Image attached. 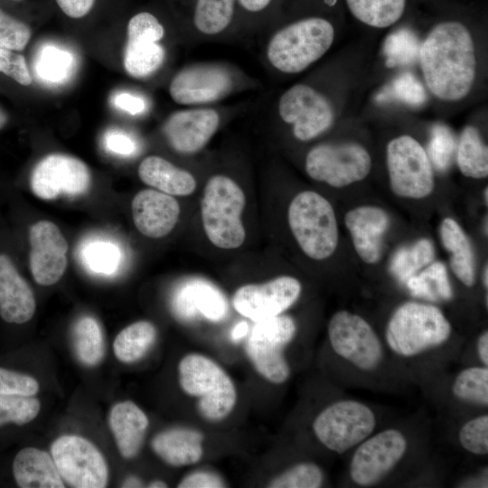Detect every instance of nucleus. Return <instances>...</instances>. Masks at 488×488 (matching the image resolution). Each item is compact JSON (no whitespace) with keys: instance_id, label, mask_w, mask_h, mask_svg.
Segmentation results:
<instances>
[{"instance_id":"58","label":"nucleus","mask_w":488,"mask_h":488,"mask_svg":"<svg viewBox=\"0 0 488 488\" xmlns=\"http://www.w3.org/2000/svg\"><path fill=\"white\" fill-rule=\"evenodd\" d=\"M488 267L487 265H485V267H483V286L487 289V286H488Z\"/></svg>"},{"instance_id":"22","label":"nucleus","mask_w":488,"mask_h":488,"mask_svg":"<svg viewBox=\"0 0 488 488\" xmlns=\"http://www.w3.org/2000/svg\"><path fill=\"white\" fill-rule=\"evenodd\" d=\"M358 256L368 264L378 262L383 249V237L389 226V217L377 206H360L344 217Z\"/></svg>"},{"instance_id":"5","label":"nucleus","mask_w":488,"mask_h":488,"mask_svg":"<svg viewBox=\"0 0 488 488\" xmlns=\"http://www.w3.org/2000/svg\"><path fill=\"white\" fill-rule=\"evenodd\" d=\"M245 203L242 189L230 177L215 174L207 181L201 201L202 221L215 247L234 249L243 244L246 232L241 213Z\"/></svg>"},{"instance_id":"47","label":"nucleus","mask_w":488,"mask_h":488,"mask_svg":"<svg viewBox=\"0 0 488 488\" xmlns=\"http://www.w3.org/2000/svg\"><path fill=\"white\" fill-rule=\"evenodd\" d=\"M38 390L39 383L33 377L0 366V395L34 396Z\"/></svg>"},{"instance_id":"21","label":"nucleus","mask_w":488,"mask_h":488,"mask_svg":"<svg viewBox=\"0 0 488 488\" xmlns=\"http://www.w3.org/2000/svg\"><path fill=\"white\" fill-rule=\"evenodd\" d=\"M131 207L135 226L143 235L152 239L169 234L180 216L178 202L172 195L154 189L137 192Z\"/></svg>"},{"instance_id":"54","label":"nucleus","mask_w":488,"mask_h":488,"mask_svg":"<svg viewBox=\"0 0 488 488\" xmlns=\"http://www.w3.org/2000/svg\"><path fill=\"white\" fill-rule=\"evenodd\" d=\"M477 352L483 364L488 365V333L484 331L478 338Z\"/></svg>"},{"instance_id":"37","label":"nucleus","mask_w":488,"mask_h":488,"mask_svg":"<svg viewBox=\"0 0 488 488\" xmlns=\"http://www.w3.org/2000/svg\"><path fill=\"white\" fill-rule=\"evenodd\" d=\"M435 256L433 243L420 239L411 246L399 249L390 260V271L400 281L407 282L428 264Z\"/></svg>"},{"instance_id":"2","label":"nucleus","mask_w":488,"mask_h":488,"mask_svg":"<svg viewBox=\"0 0 488 488\" xmlns=\"http://www.w3.org/2000/svg\"><path fill=\"white\" fill-rule=\"evenodd\" d=\"M334 39L333 24L321 17H308L277 31L266 46V58L275 70L296 74L318 61Z\"/></svg>"},{"instance_id":"40","label":"nucleus","mask_w":488,"mask_h":488,"mask_svg":"<svg viewBox=\"0 0 488 488\" xmlns=\"http://www.w3.org/2000/svg\"><path fill=\"white\" fill-rule=\"evenodd\" d=\"M40 408V401L34 396L0 395V429L30 423Z\"/></svg>"},{"instance_id":"49","label":"nucleus","mask_w":488,"mask_h":488,"mask_svg":"<svg viewBox=\"0 0 488 488\" xmlns=\"http://www.w3.org/2000/svg\"><path fill=\"white\" fill-rule=\"evenodd\" d=\"M103 143L107 151L117 155L130 156L137 150L134 138L119 129L108 130L104 135Z\"/></svg>"},{"instance_id":"16","label":"nucleus","mask_w":488,"mask_h":488,"mask_svg":"<svg viewBox=\"0 0 488 488\" xmlns=\"http://www.w3.org/2000/svg\"><path fill=\"white\" fill-rule=\"evenodd\" d=\"M164 36V26L150 13L136 14L129 20L124 67L131 77L146 78L162 66L165 51L160 42Z\"/></svg>"},{"instance_id":"8","label":"nucleus","mask_w":488,"mask_h":488,"mask_svg":"<svg viewBox=\"0 0 488 488\" xmlns=\"http://www.w3.org/2000/svg\"><path fill=\"white\" fill-rule=\"evenodd\" d=\"M375 427L373 411L367 405L351 399L330 404L313 422L317 439L340 455L366 439Z\"/></svg>"},{"instance_id":"9","label":"nucleus","mask_w":488,"mask_h":488,"mask_svg":"<svg viewBox=\"0 0 488 488\" xmlns=\"http://www.w3.org/2000/svg\"><path fill=\"white\" fill-rule=\"evenodd\" d=\"M387 167L392 192L404 198L420 199L434 189L432 164L423 146L403 135L387 145Z\"/></svg>"},{"instance_id":"14","label":"nucleus","mask_w":488,"mask_h":488,"mask_svg":"<svg viewBox=\"0 0 488 488\" xmlns=\"http://www.w3.org/2000/svg\"><path fill=\"white\" fill-rule=\"evenodd\" d=\"M91 175L80 159L65 154H51L34 166L30 186L34 195L52 200L61 195L77 197L90 187Z\"/></svg>"},{"instance_id":"34","label":"nucleus","mask_w":488,"mask_h":488,"mask_svg":"<svg viewBox=\"0 0 488 488\" xmlns=\"http://www.w3.org/2000/svg\"><path fill=\"white\" fill-rule=\"evenodd\" d=\"M352 15L375 28L395 23L403 14L406 0H346Z\"/></svg>"},{"instance_id":"29","label":"nucleus","mask_w":488,"mask_h":488,"mask_svg":"<svg viewBox=\"0 0 488 488\" xmlns=\"http://www.w3.org/2000/svg\"><path fill=\"white\" fill-rule=\"evenodd\" d=\"M440 239L450 253V267L456 277L466 286L475 281L474 256L470 240L460 225L446 218L440 225Z\"/></svg>"},{"instance_id":"3","label":"nucleus","mask_w":488,"mask_h":488,"mask_svg":"<svg viewBox=\"0 0 488 488\" xmlns=\"http://www.w3.org/2000/svg\"><path fill=\"white\" fill-rule=\"evenodd\" d=\"M179 383L183 391L197 399V409L208 421L226 418L237 402L236 387L229 374L214 361L189 353L178 365Z\"/></svg>"},{"instance_id":"10","label":"nucleus","mask_w":488,"mask_h":488,"mask_svg":"<svg viewBox=\"0 0 488 488\" xmlns=\"http://www.w3.org/2000/svg\"><path fill=\"white\" fill-rule=\"evenodd\" d=\"M305 168L312 179L341 188L363 180L371 158L357 143L320 144L307 153Z\"/></svg>"},{"instance_id":"52","label":"nucleus","mask_w":488,"mask_h":488,"mask_svg":"<svg viewBox=\"0 0 488 488\" xmlns=\"http://www.w3.org/2000/svg\"><path fill=\"white\" fill-rule=\"evenodd\" d=\"M61 11L71 18L85 16L93 7L95 0H56Z\"/></svg>"},{"instance_id":"24","label":"nucleus","mask_w":488,"mask_h":488,"mask_svg":"<svg viewBox=\"0 0 488 488\" xmlns=\"http://www.w3.org/2000/svg\"><path fill=\"white\" fill-rule=\"evenodd\" d=\"M11 474L20 488L65 487L52 456L36 447L26 446L15 454Z\"/></svg>"},{"instance_id":"33","label":"nucleus","mask_w":488,"mask_h":488,"mask_svg":"<svg viewBox=\"0 0 488 488\" xmlns=\"http://www.w3.org/2000/svg\"><path fill=\"white\" fill-rule=\"evenodd\" d=\"M74 55L68 50L55 45H44L36 56L34 70L39 79L48 84H61L75 70Z\"/></svg>"},{"instance_id":"56","label":"nucleus","mask_w":488,"mask_h":488,"mask_svg":"<svg viewBox=\"0 0 488 488\" xmlns=\"http://www.w3.org/2000/svg\"><path fill=\"white\" fill-rule=\"evenodd\" d=\"M143 486L142 482L137 477H128L127 478L123 483L122 487H141Z\"/></svg>"},{"instance_id":"13","label":"nucleus","mask_w":488,"mask_h":488,"mask_svg":"<svg viewBox=\"0 0 488 488\" xmlns=\"http://www.w3.org/2000/svg\"><path fill=\"white\" fill-rule=\"evenodd\" d=\"M62 480L75 488H104L108 479L106 460L99 450L80 436L58 437L51 446Z\"/></svg>"},{"instance_id":"46","label":"nucleus","mask_w":488,"mask_h":488,"mask_svg":"<svg viewBox=\"0 0 488 488\" xmlns=\"http://www.w3.org/2000/svg\"><path fill=\"white\" fill-rule=\"evenodd\" d=\"M31 38V29L24 23L0 9V47L22 51Z\"/></svg>"},{"instance_id":"20","label":"nucleus","mask_w":488,"mask_h":488,"mask_svg":"<svg viewBox=\"0 0 488 488\" xmlns=\"http://www.w3.org/2000/svg\"><path fill=\"white\" fill-rule=\"evenodd\" d=\"M221 124L220 113L210 107H192L173 113L164 126V136L176 152L193 155L212 138Z\"/></svg>"},{"instance_id":"25","label":"nucleus","mask_w":488,"mask_h":488,"mask_svg":"<svg viewBox=\"0 0 488 488\" xmlns=\"http://www.w3.org/2000/svg\"><path fill=\"white\" fill-rule=\"evenodd\" d=\"M108 424L120 455L126 459L136 456L149 426L145 413L136 403L122 401L110 409Z\"/></svg>"},{"instance_id":"59","label":"nucleus","mask_w":488,"mask_h":488,"mask_svg":"<svg viewBox=\"0 0 488 488\" xmlns=\"http://www.w3.org/2000/svg\"><path fill=\"white\" fill-rule=\"evenodd\" d=\"M7 122V116L5 113L0 108V129L5 127V125Z\"/></svg>"},{"instance_id":"36","label":"nucleus","mask_w":488,"mask_h":488,"mask_svg":"<svg viewBox=\"0 0 488 488\" xmlns=\"http://www.w3.org/2000/svg\"><path fill=\"white\" fill-rule=\"evenodd\" d=\"M73 343L80 361L87 366H95L104 357L105 344L101 327L91 316L80 318L73 328Z\"/></svg>"},{"instance_id":"28","label":"nucleus","mask_w":488,"mask_h":488,"mask_svg":"<svg viewBox=\"0 0 488 488\" xmlns=\"http://www.w3.org/2000/svg\"><path fill=\"white\" fill-rule=\"evenodd\" d=\"M138 175L145 184L172 196L190 195L197 186L190 172L158 155L145 157L138 166Z\"/></svg>"},{"instance_id":"23","label":"nucleus","mask_w":488,"mask_h":488,"mask_svg":"<svg viewBox=\"0 0 488 488\" xmlns=\"http://www.w3.org/2000/svg\"><path fill=\"white\" fill-rule=\"evenodd\" d=\"M36 308L33 292L12 259L0 254V317L9 324H23L32 319Z\"/></svg>"},{"instance_id":"42","label":"nucleus","mask_w":488,"mask_h":488,"mask_svg":"<svg viewBox=\"0 0 488 488\" xmlns=\"http://www.w3.org/2000/svg\"><path fill=\"white\" fill-rule=\"evenodd\" d=\"M376 99L379 101L396 99L411 107H419L427 101V95L414 74L404 72L386 86Z\"/></svg>"},{"instance_id":"57","label":"nucleus","mask_w":488,"mask_h":488,"mask_svg":"<svg viewBox=\"0 0 488 488\" xmlns=\"http://www.w3.org/2000/svg\"><path fill=\"white\" fill-rule=\"evenodd\" d=\"M148 487H150V488H164V487H167V484L163 481L155 480V481L151 482L148 484Z\"/></svg>"},{"instance_id":"4","label":"nucleus","mask_w":488,"mask_h":488,"mask_svg":"<svg viewBox=\"0 0 488 488\" xmlns=\"http://www.w3.org/2000/svg\"><path fill=\"white\" fill-rule=\"evenodd\" d=\"M451 324L436 306L407 302L392 314L386 327L389 349L402 357H413L446 343Z\"/></svg>"},{"instance_id":"43","label":"nucleus","mask_w":488,"mask_h":488,"mask_svg":"<svg viewBox=\"0 0 488 488\" xmlns=\"http://www.w3.org/2000/svg\"><path fill=\"white\" fill-rule=\"evenodd\" d=\"M324 482V473L310 462L296 464L274 477L270 488H318Z\"/></svg>"},{"instance_id":"53","label":"nucleus","mask_w":488,"mask_h":488,"mask_svg":"<svg viewBox=\"0 0 488 488\" xmlns=\"http://www.w3.org/2000/svg\"><path fill=\"white\" fill-rule=\"evenodd\" d=\"M272 0H238L239 4L247 11L258 13L268 6Z\"/></svg>"},{"instance_id":"35","label":"nucleus","mask_w":488,"mask_h":488,"mask_svg":"<svg viewBox=\"0 0 488 488\" xmlns=\"http://www.w3.org/2000/svg\"><path fill=\"white\" fill-rule=\"evenodd\" d=\"M236 0H196L193 24L205 36L222 33L230 24Z\"/></svg>"},{"instance_id":"60","label":"nucleus","mask_w":488,"mask_h":488,"mask_svg":"<svg viewBox=\"0 0 488 488\" xmlns=\"http://www.w3.org/2000/svg\"><path fill=\"white\" fill-rule=\"evenodd\" d=\"M483 197H485V203L488 202V188L486 187L483 192Z\"/></svg>"},{"instance_id":"32","label":"nucleus","mask_w":488,"mask_h":488,"mask_svg":"<svg viewBox=\"0 0 488 488\" xmlns=\"http://www.w3.org/2000/svg\"><path fill=\"white\" fill-rule=\"evenodd\" d=\"M80 258L89 272L100 276L116 274L122 261L119 246L102 237H93L81 243Z\"/></svg>"},{"instance_id":"55","label":"nucleus","mask_w":488,"mask_h":488,"mask_svg":"<svg viewBox=\"0 0 488 488\" xmlns=\"http://www.w3.org/2000/svg\"><path fill=\"white\" fill-rule=\"evenodd\" d=\"M247 324L245 323H240L238 324L232 331L231 336L233 340L241 338L247 333Z\"/></svg>"},{"instance_id":"19","label":"nucleus","mask_w":488,"mask_h":488,"mask_svg":"<svg viewBox=\"0 0 488 488\" xmlns=\"http://www.w3.org/2000/svg\"><path fill=\"white\" fill-rule=\"evenodd\" d=\"M30 270L34 280L42 286L58 282L67 267L68 243L53 222L41 221L31 226Z\"/></svg>"},{"instance_id":"12","label":"nucleus","mask_w":488,"mask_h":488,"mask_svg":"<svg viewBox=\"0 0 488 488\" xmlns=\"http://www.w3.org/2000/svg\"><path fill=\"white\" fill-rule=\"evenodd\" d=\"M330 344L340 357L360 370H375L383 358L382 343L371 324L345 310L336 312L328 324Z\"/></svg>"},{"instance_id":"18","label":"nucleus","mask_w":488,"mask_h":488,"mask_svg":"<svg viewBox=\"0 0 488 488\" xmlns=\"http://www.w3.org/2000/svg\"><path fill=\"white\" fill-rule=\"evenodd\" d=\"M301 283L294 277L281 276L263 284H247L232 297L234 309L242 316L258 322L283 314L298 299Z\"/></svg>"},{"instance_id":"11","label":"nucleus","mask_w":488,"mask_h":488,"mask_svg":"<svg viewBox=\"0 0 488 488\" xmlns=\"http://www.w3.org/2000/svg\"><path fill=\"white\" fill-rule=\"evenodd\" d=\"M277 113L284 123L292 127L294 136L303 142L325 132L334 120V109L328 98L305 83L293 85L280 96Z\"/></svg>"},{"instance_id":"38","label":"nucleus","mask_w":488,"mask_h":488,"mask_svg":"<svg viewBox=\"0 0 488 488\" xmlns=\"http://www.w3.org/2000/svg\"><path fill=\"white\" fill-rule=\"evenodd\" d=\"M406 283L417 296L430 299H449L452 296L446 267L440 261L431 262Z\"/></svg>"},{"instance_id":"39","label":"nucleus","mask_w":488,"mask_h":488,"mask_svg":"<svg viewBox=\"0 0 488 488\" xmlns=\"http://www.w3.org/2000/svg\"><path fill=\"white\" fill-rule=\"evenodd\" d=\"M421 43L414 32L400 28L389 34L383 43L386 66L409 65L419 57Z\"/></svg>"},{"instance_id":"17","label":"nucleus","mask_w":488,"mask_h":488,"mask_svg":"<svg viewBox=\"0 0 488 488\" xmlns=\"http://www.w3.org/2000/svg\"><path fill=\"white\" fill-rule=\"evenodd\" d=\"M234 84L229 69L218 64H194L174 75L169 93L177 104L201 107L226 97Z\"/></svg>"},{"instance_id":"7","label":"nucleus","mask_w":488,"mask_h":488,"mask_svg":"<svg viewBox=\"0 0 488 488\" xmlns=\"http://www.w3.org/2000/svg\"><path fill=\"white\" fill-rule=\"evenodd\" d=\"M255 323L246 343L247 356L265 380L282 384L290 376L284 352L296 333V321L281 314Z\"/></svg>"},{"instance_id":"30","label":"nucleus","mask_w":488,"mask_h":488,"mask_svg":"<svg viewBox=\"0 0 488 488\" xmlns=\"http://www.w3.org/2000/svg\"><path fill=\"white\" fill-rule=\"evenodd\" d=\"M156 336V328L151 322H135L116 336L113 343L115 356L124 363L137 361L150 350Z\"/></svg>"},{"instance_id":"1","label":"nucleus","mask_w":488,"mask_h":488,"mask_svg":"<svg viewBox=\"0 0 488 488\" xmlns=\"http://www.w3.org/2000/svg\"><path fill=\"white\" fill-rule=\"evenodd\" d=\"M428 89L438 99L458 101L472 89L476 75L474 43L468 29L455 21L432 28L419 51Z\"/></svg>"},{"instance_id":"26","label":"nucleus","mask_w":488,"mask_h":488,"mask_svg":"<svg viewBox=\"0 0 488 488\" xmlns=\"http://www.w3.org/2000/svg\"><path fill=\"white\" fill-rule=\"evenodd\" d=\"M203 434L188 427H174L156 434L151 447L169 465L179 467L198 463L203 455Z\"/></svg>"},{"instance_id":"50","label":"nucleus","mask_w":488,"mask_h":488,"mask_svg":"<svg viewBox=\"0 0 488 488\" xmlns=\"http://www.w3.org/2000/svg\"><path fill=\"white\" fill-rule=\"evenodd\" d=\"M179 488H221L225 487L223 479L211 471H196L183 477Z\"/></svg>"},{"instance_id":"48","label":"nucleus","mask_w":488,"mask_h":488,"mask_svg":"<svg viewBox=\"0 0 488 488\" xmlns=\"http://www.w3.org/2000/svg\"><path fill=\"white\" fill-rule=\"evenodd\" d=\"M0 72L14 79L21 85L28 86L33 79L25 58L12 50L0 47Z\"/></svg>"},{"instance_id":"15","label":"nucleus","mask_w":488,"mask_h":488,"mask_svg":"<svg viewBox=\"0 0 488 488\" xmlns=\"http://www.w3.org/2000/svg\"><path fill=\"white\" fill-rule=\"evenodd\" d=\"M407 446L405 436L394 428L380 431L364 439L351 460L352 480L361 486L378 483L401 460Z\"/></svg>"},{"instance_id":"27","label":"nucleus","mask_w":488,"mask_h":488,"mask_svg":"<svg viewBox=\"0 0 488 488\" xmlns=\"http://www.w3.org/2000/svg\"><path fill=\"white\" fill-rule=\"evenodd\" d=\"M173 308L182 318H191L200 313L211 321L221 320L227 312L226 301L221 292L199 280L187 282L178 288Z\"/></svg>"},{"instance_id":"31","label":"nucleus","mask_w":488,"mask_h":488,"mask_svg":"<svg viewBox=\"0 0 488 488\" xmlns=\"http://www.w3.org/2000/svg\"><path fill=\"white\" fill-rule=\"evenodd\" d=\"M456 162L461 173L480 179L488 175V147L477 128L466 126L456 146Z\"/></svg>"},{"instance_id":"41","label":"nucleus","mask_w":488,"mask_h":488,"mask_svg":"<svg viewBox=\"0 0 488 488\" xmlns=\"http://www.w3.org/2000/svg\"><path fill=\"white\" fill-rule=\"evenodd\" d=\"M452 391L459 399L487 406V366L469 367L461 371L454 380Z\"/></svg>"},{"instance_id":"45","label":"nucleus","mask_w":488,"mask_h":488,"mask_svg":"<svg viewBox=\"0 0 488 488\" xmlns=\"http://www.w3.org/2000/svg\"><path fill=\"white\" fill-rule=\"evenodd\" d=\"M462 447L474 455L488 453V416L476 417L465 422L458 433Z\"/></svg>"},{"instance_id":"6","label":"nucleus","mask_w":488,"mask_h":488,"mask_svg":"<svg viewBox=\"0 0 488 488\" xmlns=\"http://www.w3.org/2000/svg\"><path fill=\"white\" fill-rule=\"evenodd\" d=\"M288 224L304 253L315 260L329 258L338 244V227L331 203L320 193H298L288 208Z\"/></svg>"},{"instance_id":"51","label":"nucleus","mask_w":488,"mask_h":488,"mask_svg":"<svg viewBox=\"0 0 488 488\" xmlns=\"http://www.w3.org/2000/svg\"><path fill=\"white\" fill-rule=\"evenodd\" d=\"M113 105L131 115L143 113L146 108L145 100L137 95L129 92H118L113 96Z\"/></svg>"},{"instance_id":"44","label":"nucleus","mask_w":488,"mask_h":488,"mask_svg":"<svg viewBox=\"0 0 488 488\" xmlns=\"http://www.w3.org/2000/svg\"><path fill=\"white\" fill-rule=\"evenodd\" d=\"M456 140L452 130L443 123L435 124L431 128L427 156L438 171H446L450 166L456 152Z\"/></svg>"}]
</instances>
